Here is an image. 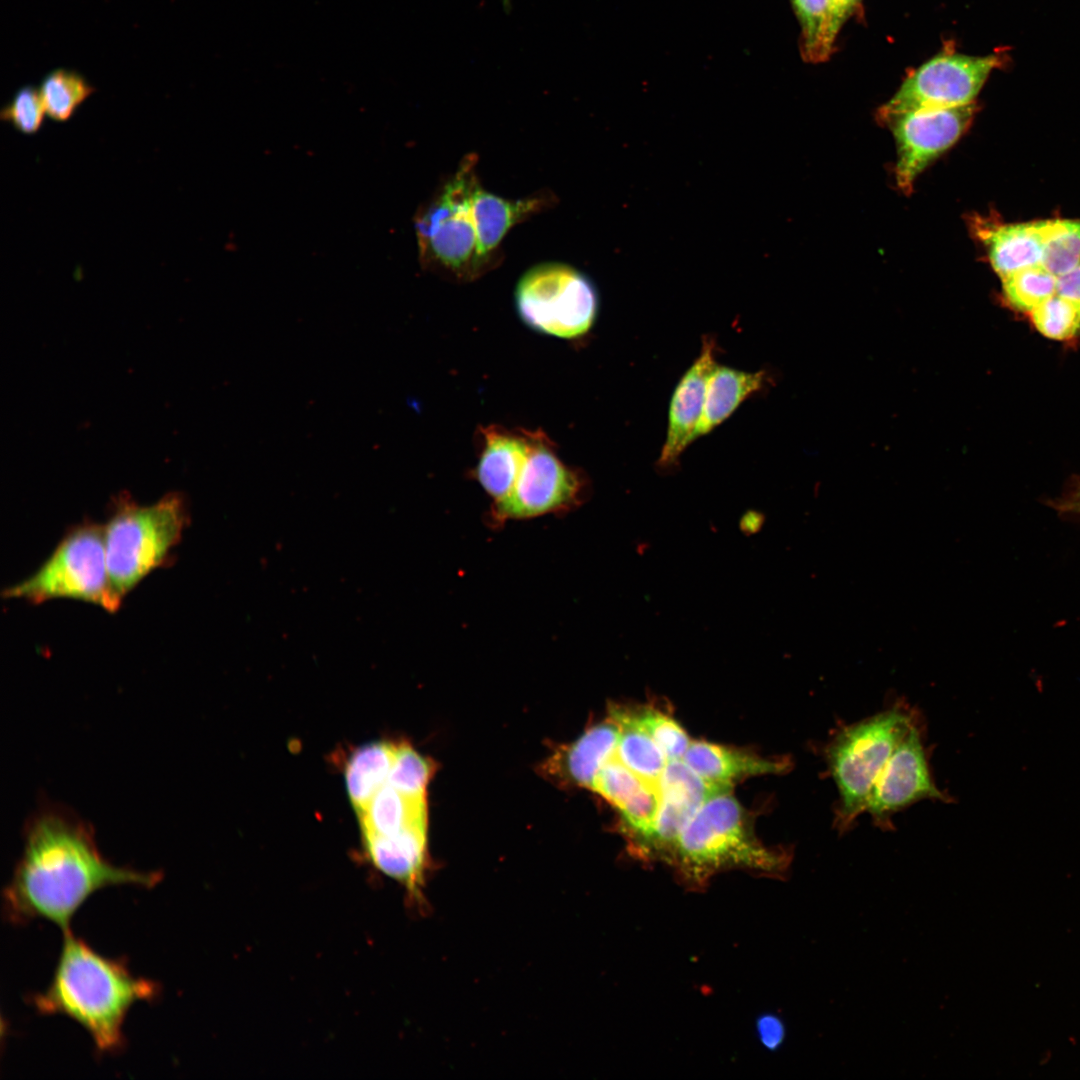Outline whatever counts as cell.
<instances>
[{
  "mask_svg": "<svg viewBox=\"0 0 1080 1080\" xmlns=\"http://www.w3.org/2000/svg\"><path fill=\"white\" fill-rule=\"evenodd\" d=\"M860 1L861 0H828L821 45L822 61L826 60L831 55L838 33Z\"/></svg>",
  "mask_w": 1080,
  "mask_h": 1080,
  "instance_id": "cell-34",
  "label": "cell"
},
{
  "mask_svg": "<svg viewBox=\"0 0 1080 1080\" xmlns=\"http://www.w3.org/2000/svg\"><path fill=\"white\" fill-rule=\"evenodd\" d=\"M1041 265L1056 277L1080 265V220H1046Z\"/></svg>",
  "mask_w": 1080,
  "mask_h": 1080,
  "instance_id": "cell-28",
  "label": "cell"
},
{
  "mask_svg": "<svg viewBox=\"0 0 1080 1080\" xmlns=\"http://www.w3.org/2000/svg\"><path fill=\"white\" fill-rule=\"evenodd\" d=\"M479 436L474 477L497 503L509 495L518 478L530 448L531 431L491 425L481 427Z\"/></svg>",
  "mask_w": 1080,
  "mask_h": 1080,
  "instance_id": "cell-16",
  "label": "cell"
},
{
  "mask_svg": "<svg viewBox=\"0 0 1080 1080\" xmlns=\"http://www.w3.org/2000/svg\"><path fill=\"white\" fill-rule=\"evenodd\" d=\"M396 745L374 742L363 745L350 756L345 782L353 807L360 813L389 779Z\"/></svg>",
  "mask_w": 1080,
  "mask_h": 1080,
  "instance_id": "cell-23",
  "label": "cell"
},
{
  "mask_svg": "<svg viewBox=\"0 0 1080 1080\" xmlns=\"http://www.w3.org/2000/svg\"><path fill=\"white\" fill-rule=\"evenodd\" d=\"M432 763L406 744L396 745L388 784L399 792L425 799L427 784L432 776Z\"/></svg>",
  "mask_w": 1080,
  "mask_h": 1080,
  "instance_id": "cell-30",
  "label": "cell"
},
{
  "mask_svg": "<svg viewBox=\"0 0 1080 1080\" xmlns=\"http://www.w3.org/2000/svg\"><path fill=\"white\" fill-rule=\"evenodd\" d=\"M477 160L466 155L414 217L422 268L456 282L476 280L495 267L480 253L472 215Z\"/></svg>",
  "mask_w": 1080,
  "mask_h": 1080,
  "instance_id": "cell-5",
  "label": "cell"
},
{
  "mask_svg": "<svg viewBox=\"0 0 1080 1080\" xmlns=\"http://www.w3.org/2000/svg\"><path fill=\"white\" fill-rule=\"evenodd\" d=\"M592 790L617 808L630 831L633 845L649 833L659 808L658 791L636 776L615 755L601 768Z\"/></svg>",
  "mask_w": 1080,
  "mask_h": 1080,
  "instance_id": "cell-17",
  "label": "cell"
},
{
  "mask_svg": "<svg viewBox=\"0 0 1080 1080\" xmlns=\"http://www.w3.org/2000/svg\"><path fill=\"white\" fill-rule=\"evenodd\" d=\"M1056 295L1080 308V265L1057 277Z\"/></svg>",
  "mask_w": 1080,
  "mask_h": 1080,
  "instance_id": "cell-36",
  "label": "cell"
},
{
  "mask_svg": "<svg viewBox=\"0 0 1080 1080\" xmlns=\"http://www.w3.org/2000/svg\"><path fill=\"white\" fill-rule=\"evenodd\" d=\"M2 596L31 604L72 599L116 612L121 602L110 585L104 526L86 520L69 528L46 561L31 576L4 589Z\"/></svg>",
  "mask_w": 1080,
  "mask_h": 1080,
  "instance_id": "cell-7",
  "label": "cell"
},
{
  "mask_svg": "<svg viewBox=\"0 0 1080 1080\" xmlns=\"http://www.w3.org/2000/svg\"><path fill=\"white\" fill-rule=\"evenodd\" d=\"M766 522V515L756 509L746 510L738 522L739 530L746 537L759 533Z\"/></svg>",
  "mask_w": 1080,
  "mask_h": 1080,
  "instance_id": "cell-38",
  "label": "cell"
},
{
  "mask_svg": "<svg viewBox=\"0 0 1080 1080\" xmlns=\"http://www.w3.org/2000/svg\"><path fill=\"white\" fill-rule=\"evenodd\" d=\"M1003 52L987 56L939 54L913 71L881 107L885 120L893 115L973 104L990 73L1006 63Z\"/></svg>",
  "mask_w": 1080,
  "mask_h": 1080,
  "instance_id": "cell-10",
  "label": "cell"
},
{
  "mask_svg": "<svg viewBox=\"0 0 1080 1080\" xmlns=\"http://www.w3.org/2000/svg\"><path fill=\"white\" fill-rule=\"evenodd\" d=\"M1030 314L1035 328L1050 339L1067 340L1080 332V308L1056 294Z\"/></svg>",
  "mask_w": 1080,
  "mask_h": 1080,
  "instance_id": "cell-31",
  "label": "cell"
},
{
  "mask_svg": "<svg viewBox=\"0 0 1080 1080\" xmlns=\"http://www.w3.org/2000/svg\"><path fill=\"white\" fill-rule=\"evenodd\" d=\"M159 872L119 867L99 852L92 830L71 812L48 807L26 826L23 852L3 894V912L14 924L45 920L63 932L99 890L121 885L151 888Z\"/></svg>",
  "mask_w": 1080,
  "mask_h": 1080,
  "instance_id": "cell-1",
  "label": "cell"
},
{
  "mask_svg": "<svg viewBox=\"0 0 1080 1080\" xmlns=\"http://www.w3.org/2000/svg\"><path fill=\"white\" fill-rule=\"evenodd\" d=\"M716 353L715 338L703 337L700 354L674 389L669 405L665 442L656 461L659 474L668 475L677 471L682 453L697 439L707 380L717 363Z\"/></svg>",
  "mask_w": 1080,
  "mask_h": 1080,
  "instance_id": "cell-14",
  "label": "cell"
},
{
  "mask_svg": "<svg viewBox=\"0 0 1080 1080\" xmlns=\"http://www.w3.org/2000/svg\"><path fill=\"white\" fill-rule=\"evenodd\" d=\"M557 199L552 192H537L526 198L509 200L486 191L479 183L472 200V215L481 255L499 263L500 243L507 232L528 217L550 208Z\"/></svg>",
  "mask_w": 1080,
  "mask_h": 1080,
  "instance_id": "cell-18",
  "label": "cell"
},
{
  "mask_svg": "<svg viewBox=\"0 0 1080 1080\" xmlns=\"http://www.w3.org/2000/svg\"><path fill=\"white\" fill-rule=\"evenodd\" d=\"M586 474L565 464L542 431H531L530 448L518 478L503 500L494 503L497 522L523 520L564 512L582 505L590 496Z\"/></svg>",
  "mask_w": 1080,
  "mask_h": 1080,
  "instance_id": "cell-9",
  "label": "cell"
},
{
  "mask_svg": "<svg viewBox=\"0 0 1080 1080\" xmlns=\"http://www.w3.org/2000/svg\"><path fill=\"white\" fill-rule=\"evenodd\" d=\"M785 1025L776 1015H762L757 1020V1033L761 1043L770 1050L779 1048L785 1039Z\"/></svg>",
  "mask_w": 1080,
  "mask_h": 1080,
  "instance_id": "cell-35",
  "label": "cell"
},
{
  "mask_svg": "<svg viewBox=\"0 0 1080 1080\" xmlns=\"http://www.w3.org/2000/svg\"><path fill=\"white\" fill-rule=\"evenodd\" d=\"M189 521L186 497L180 492H169L149 505L128 493L113 497L103 524L104 541L111 589L121 603L149 573L168 564Z\"/></svg>",
  "mask_w": 1080,
  "mask_h": 1080,
  "instance_id": "cell-4",
  "label": "cell"
},
{
  "mask_svg": "<svg viewBox=\"0 0 1080 1080\" xmlns=\"http://www.w3.org/2000/svg\"><path fill=\"white\" fill-rule=\"evenodd\" d=\"M682 760L704 780L727 788L746 777L782 774L791 768L788 759H769L707 741L691 742Z\"/></svg>",
  "mask_w": 1080,
  "mask_h": 1080,
  "instance_id": "cell-20",
  "label": "cell"
},
{
  "mask_svg": "<svg viewBox=\"0 0 1080 1080\" xmlns=\"http://www.w3.org/2000/svg\"><path fill=\"white\" fill-rule=\"evenodd\" d=\"M627 711L636 724L653 739L668 761L683 757L691 742L686 731L676 720L650 707L627 709Z\"/></svg>",
  "mask_w": 1080,
  "mask_h": 1080,
  "instance_id": "cell-29",
  "label": "cell"
},
{
  "mask_svg": "<svg viewBox=\"0 0 1080 1080\" xmlns=\"http://www.w3.org/2000/svg\"><path fill=\"white\" fill-rule=\"evenodd\" d=\"M801 26V51L806 60L821 62V45L828 0H791Z\"/></svg>",
  "mask_w": 1080,
  "mask_h": 1080,
  "instance_id": "cell-32",
  "label": "cell"
},
{
  "mask_svg": "<svg viewBox=\"0 0 1080 1080\" xmlns=\"http://www.w3.org/2000/svg\"><path fill=\"white\" fill-rule=\"evenodd\" d=\"M658 812L649 833L634 849L647 859L668 861L675 842L699 807L721 788L709 783L682 759L667 762L657 783Z\"/></svg>",
  "mask_w": 1080,
  "mask_h": 1080,
  "instance_id": "cell-13",
  "label": "cell"
},
{
  "mask_svg": "<svg viewBox=\"0 0 1080 1080\" xmlns=\"http://www.w3.org/2000/svg\"><path fill=\"white\" fill-rule=\"evenodd\" d=\"M767 382L765 370L749 372L716 363L707 380L697 438L722 424L742 402L762 390Z\"/></svg>",
  "mask_w": 1080,
  "mask_h": 1080,
  "instance_id": "cell-22",
  "label": "cell"
},
{
  "mask_svg": "<svg viewBox=\"0 0 1080 1080\" xmlns=\"http://www.w3.org/2000/svg\"><path fill=\"white\" fill-rule=\"evenodd\" d=\"M667 863L687 885L703 888L715 874L735 868L783 878L791 853L763 845L728 790L699 807L678 836Z\"/></svg>",
  "mask_w": 1080,
  "mask_h": 1080,
  "instance_id": "cell-3",
  "label": "cell"
},
{
  "mask_svg": "<svg viewBox=\"0 0 1080 1080\" xmlns=\"http://www.w3.org/2000/svg\"><path fill=\"white\" fill-rule=\"evenodd\" d=\"M520 319L531 329L564 339L578 338L592 328L599 307L596 287L574 267L545 262L529 268L515 289Z\"/></svg>",
  "mask_w": 1080,
  "mask_h": 1080,
  "instance_id": "cell-8",
  "label": "cell"
},
{
  "mask_svg": "<svg viewBox=\"0 0 1080 1080\" xmlns=\"http://www.w3.org/2000/svg\"><path fill=\"white\" fill-rule=\"evenodd\" d=\"M426 826L391 835L363 833L366 856L372 866L401 884L410 907L425 912L427 871Z\"/></svg>",
  "mask_w": 1080,
  "mask_h": 1080,
  "instance_id": "cell-15",
  "label": "cell"
},
{
  "mask_svg": "<svg viewBox=\"0 0 1080 1080\" xmlns=\"http://www.w3.org/2000/svg\"><path fill=\"white\" fill-rule=\"evenodd\" d=\"M610 717L620 727L615 757L649 786L657 789L668 760L653 739L631 718L626 708L614 707Z\"/></svg>",
  "mask_w": 1080,
  "mask_h": 1080,
  "instance_id": "cell-25",
  "label": "cell"
},
{
  "mask_svg": "<svg viewBox=\"0 0 1080 1080\" xmlns=\"http://www.w3.org/2000/svg\"><path fill=\"white\" fill-rule=\"evenodd\" d=\"M1001 280L1006 302L1021 312L1030 313L1056 294L1057 277L1042 265L1021 269Z\"/></svg>",
  "mask_w": 1080,
  "mask_h": 1080,
  "instance_id": "cell-27",
  "label": "cell"
},
{
  "mask_svg": "<svg viewBox=\"0 0 1080 1080\" xmlns=\"http://www.w3.org/2000/svg\"><path fill=\"white\" fill-rule=\"evenodd\" d=\"M972 224L987 250L992 268L1001 279L1021 269L1041 265L1046 220L1000 224L976 217Z\"/></svg>",
  "mask_w": 1080,
  "mask_h": 1080,
  "instance_id": "cell-19",
  "label": "cell"
},
{
  "mask_svg": "<svg viewBox=\"0 0 1080 1080\" xmlns=\"http://www.w3.org/2000/svg\"><path fill=\"white\" fill-rule=\"evenodd\" d=\"M39 91L46 115L54 121L64 122L94 92V87L75 71L57 69L46 75Z\"/></svg>",
  "mask_w": 1080,
  "mask_h": 1080,
  "instance_id": "cell-26",
  "label": "cell"
},
{
  "mask_svg": "<svg viewBox=\"0 0 1080 1080\" xmlns=\"http://www.w3.org/2000/svg\"><path fill=\"white\" fill-rule=\"evenodd\" d=\"M358 815L362 833L391 835L407 828L426 826L425 799L407 796L388 783Z\"/></svg>",
  "mask_w": 1080,
  "mask_h": 1080,
  "instance_id": "cell-24",
  "label": "cell"
},
{
  "mask_svg": "<svg viewBox=\"0 0 1080 1080\" xmlns=\"http://www.w3.org/2000/svg\"><path fill=\"white\" fill-rule=\"evenodd\" d=\"M620 727L611 717L580 736L558 753L551 767L568 781L593 789L601 768L614 756Z\"/></svg>",
  "mask_w": 1080,
  "mask_h": 1080,
  "instance_id": "cell-21",
  "label": "cell"
},
{
  "mask_svg": "<svg viewBox=\"0 0 1080 1080\" xmlns=\"http://www.w3.org/2000/svg\"><path fill=\"white\" fill-rule=\"evenodd\" d=\"M1049 505L1059 512L1080 515V478L1070 480L1063 494Z\"/></svg>",
  "mask_w": 1080,
  "mask_h": 1080,
  "instance_id": "cell-37",
  "label": "cell"
},
{
  "mask_svg": "<svg viewBox=\"0 0 1080 1080\" xmlns=\"http://www.w3.org/2000/svg\"><path fill=\"white\" fill-rule=\"evenodd\" d=\"M975 108L973 103L921 109L884 120L895 139V179L902 192H911L918 175L962 136L973 120Z\"/></svg>",
  "mask_w": 1080,
  "mask_h": 1080,
  "instance_id": "cell-11",
  "label": "cell"
},
{
  "mask_svg": "<svg viewBox=\"0 0 1080 1080\" xmlns=\"http://www.w3.org/2000/svg\"><path fill=\"white\" fill-rule=\"evenodd\" d=\"M915 719L906 704L895 703L841 727L826 744L824 759L839 795L834 826L840 833L849 830L866 812L874 783Z\"/></svg>",
  "mask_w": 1080,
  "mask_h": 1080,
  "instance_id": "cell-6",
  "label": "cell"
},
{
  "mask_svg": "<svg viewBox=\"0 0 1080 1080\" xmlns=\"http://www.w3.org/2000/svg\"><path fill=\"white\" fill-rule=\"evenodd\" d=\"M159 992L158 984L135 977L122 961L102 956L68 930L48 987L31 1003L40 1015L73 1020L98 1053L111 1054L123 1047L129 1010L153 1001Z\"/></svg>",
  "mask_w": 1080,
  "mask_h": 1080,
  "instance_id": "cell-2",
  "label": "cell"
},
{
  "mask_svg": "<svg viewBox=\"0 0 1080 1080\" xmlns=\"http://www.w3.org/2000/svg\"><path fill=\"white\" fill-rule=\"evenodd\" d=\"M46 110L39 89L20 88L3 107L0 117L24 134H35L43 125Z\"/></svg>",
  "mask_w": 1080,
  "mask_h": 1080,
  "instance_id": "cell-33",
  "label": "cell"
},
{
  "mask_svg": "<svg viewBox=\"0 0 1080 1080\" xmlns=\"http://www.w3.org/2000/svg\"><path fill=\"white\" fill-rule=\"evenodd\" d=\"M926 799L950 800L932 778L922 728L915 719L874 783L866 812L879 828L890 829L895 813Z\"/></svg>",
  "mask_w": 1080,
  "mask_h": 1080,
  "instance_id": "cell-12",
  "label": "cell"
}]
</instances>
